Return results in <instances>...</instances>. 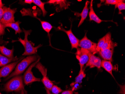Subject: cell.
Wrapping results in <instances>:
<instances>
[{"label": "cell", "instance_id": "1", "mask_svg": "<svg viewBox=\"0 0 125 94\" xmlns=\"http://www.w3.org/2000/svg\"><path fill=\"white\" fill-rule=\"evenodd\" d=\"M39 57L37 55L29 56L23 59L16 66L15 71L11 73L6 80H8L11 78L19 76L24 72L25 70L34 62H36L39 58Z\"/></svg>", "mask_w": 125, "mask_h": 94}, {"label": "cell", "instance_id": "2", "mask_svg": "<svg viewBox=\"0 0 125 94\" xmlns=\"http://www.w3.org/2000/svg\"><path fill=\"white\" fill-rule=\"evenodd\" d=\"M24 90L23 82V78L22 76H17L8 81L4 85L3 90L10 92H20Z\"/></svg>", "mask_w": 125, "mask_h": 94}, {"label": "cell", "instance_id": "3", "mask_svg": "<svg viewBox=\"0 0 125 94\" xmlns=\"http://www.w3.org/2000/svg\"><path fill=\"white\" fill-rule=\"evenodd\" d=\"M22 30L25 34V38L24 40H23L21 38H20L18 40L21 42V43H22L24 47L25 51L22 54V55H31L33 54H36L38 49L42 46V45L41 44H39L37 46L34 47L33 45V44L29 41L28 40V36L31 34V30L27 31L25 30L24 28H22Z\"/></svg>", "mask_w": 125, "mask_h": 94}, {"label": "cell", "instance_id": "4", "mask_svg": "<svg viewBox=\"0 0 125 94\" xmlns=\"http://www.w3.org/2000/svg\"><path fill=\"white\" fill-rule=\"evenodd\" d=\"M78 47L87 50L94 55L97 53L96 51L97 43L93 42L87 38V33L85 34L84 37L79 41Z\"/></svg>", "mask_w": 125, "mask_h": 94}, {"label": "cell", "instance_id": "5", "mask_svg": "<svg viewBox=\"0 0 125 94\" xmlns=\"http://www.w3.org/2000/svg\"><path fill=\"white\" fill-rule=\"evenodd\" d=\"M3 9V16L0 22L3 25L10 23L15 22L14 14L17 11V8L11 9L10 7H4Z\"/></svg>", "mask_w": 125, "mask_h": 94}, {"label": "cell", "instance_id": "6", "mask_svg": "<svg viewBox=\"0 0 125 94\" xmlns=\"http://www.w3.org/2000/svg\"><path fill=\"white\" fill-rule=\"evenodd\" d=\"M36 68L38 69L43 76L42 82L45 87V89L48 90L50 91L51 90L52 87L54 85L52 82L49 80L47 76V69L44 66L41 64V63L38 62L35 66Z\"/></svg>", "mask_w": 125, "mask_h": 94}, {"label": "cell", "instance_id": "7", "mask_svg": "<svg viewBox=\"0 0 125 94\" xmlns=\"http://www.w3.org/2000/svg\"><path fill=\"white\" fill-rule=\"evenodd\" d=\"M89 52L82 48L77 49L75 55L76 58L79 62L80 69H83L85 64L87 63L89 60Z\"/></svg>", "mask_w": 125, "mask_h": 94}, {"label": "cell", "instance_id": "8", "mask_svg": "<svg viewBox=\"0 0 125 94\" xmlns=\"http://www.w3.org/2000/svg\"><path fill=\"white\" fill-rule=\"evenodd\" d=\"M39 60L40 58H39L37 61L31 64L24 73V81L25 84L28 85L33 82H40L41 81L40 78L35 77L33 75V72L31 71L32 68L36 65V64L39 61Z\"/></svg>", "mask_w": 125, "mask_h": 94}, {"label": "cell", "instance_id": "9", "mask_svg": "<svg viewBox=\"0 0 125 94\" xmlns=\"http://www.w3.org/2000/svg\"><path fill=\"white\" fill-rule=\"evenodd\" d=\"M115 46V43L111 41L108 48L104 50L100 51L99 52V54L104 60L109 61L112 62Z\"/></svg>", "mask_w": 125, "mask_h": 94}, {"label": "cell", "instance_id": "10", "mask_svg": "<svg viewBox=\"0 0 125 94\" xmlns=\"http://www.w3.org/2000/svg\"><path fill=\"white\" fill-rule=\"evenodd\" d=\"M71 28L72 26H71V29L69 30H66L62 26H61L58 27L57 29L58 30L63 31L67 34L71 44L72 49L74 48L77 49L78 47L79 40L73 34Z\"/></svg>", "mask_w": 125, "mask_h": 94}, {"label": "cell", "instance_id": "11", "mask_svg": "<svg viewBox=\"0 0 125 94\" xmlns=\"http://www.w3.org/2000/svg\"><path fill=\"white\" fill-rule=\"evenodd\" d=\"M89 60L86 64V67H89L90 68L97 67L100 70L102 63L101 59L90 52L89 53Z\"/></svg>", "mask_w": 125, "mask_h": 94}, {"label": "cell", "instance_id": "12", "mask_svg": "<svg viewBox=\"0 0 125 94\" xmlns=\"http://www.w3.org/2000/svg\"><path fill=\"white\" fill-rule=\"evenodd\" d=\"M21 59L22 58L19 60L5 66L0 69V81L2 78L7 77L8 76Z\"/></svg>", "mask_w": 125, "mask_h": 94}, {"label": "cell", "instance_id": "13", "mask_svg": "<svg viewBox=\"0 0 125 94\" xmlns=\"http://www.w3.org/2000/svg\"><path fill=\"white\" fill-rule=\"evenodd\" d=\"M47 3L50 4H53L54 5H59V7L57 9H56V11L58 12V11H59L62 10H65L67 9L68 7L70 5L69 2H67L66 0H50L48 1Z\"/></svg>", "mask_w": 125, "mask_h": 94}, {"label": "cell", "instance_id": "14", "mask_svg": "<svg viewBox=\"0 0 125 94\" xmlns=\"http://www.w3.org/2000/svg\"><path fill=\"white\" fill-rule=\"evenodd\" d=\"M89 16L90 21H94L99 24L104 21L100 19L95 13L93 8V0H92L90 2V11Z\"/></svg>", "mask_w": 125, "mask_h": 94}, {"label": "cell", "instance_id": "15", "mask_svg": "<svg viewBox=\"0 0 125 94\" xmlns=\"http://www.w3.org/2000/svg\"><path fill=\"white\" fill-rule=\"evenodd\" d=\"M101 67L105 69L107 72L110 73L113 77L114 76L112 74V71L115 70V67L113 66L111 62L109 61H106L103 60L102 61L101 63Z\"/></svg>", "mask_w": 125, "mask_h": 94}, {"label": "cell", "instance_id": "16", "mask_svg": "<svg viewBox=\"0 0 125 94\" xmlns=\"http://www.w3.org/2000/svg\"><path fill=\"white\" fill-rule=\"evenodd\" d=\"M19 59V58L16 57L10 58L0 54V67L7 65L12 61H17Z\"/></svg>", "mask_w": 125, "mask_h": 94}, {"label": "cell", "instance_id": "17", "mask_svg": "<svg viewBox=\"0 0 125 94\" xmlns=\"http://www.w3.org/2000/svg\"><path fill=\"white\" fill-rule=\"evenodd\" d=\"M89 3H90V2L89 1H87L85 3V6H84L83 11L81 14V19L79 23L78 27H79L83 24V23L84 22V20L87 18L88 13V5Z\"/></svg>", "mask_w": 125, "mask_h": 94}, {"label": "cell", "instance_id": "18", "mask_svg": "<svg viewBox=\"0 0 125 94\" xmlns=\"http://www.w3.org/2000/svg\"><path fill=\"white\" fill-rule=\"evenodd\" d=\"M14 48L12 49H9L6 48L4 46L0 45V52L3 55L7 56L10 58H14Z\"/></svg>", "mask_w": 125, "mask_h": 94}, {"label": "cell", "instance_id": "19", "mask_svg": "<svg viewBox=\"0 0 125 94\" xmlns=\"http://www.w3.org/2000/svg\"><path fill=\"white\" fill-rule=\"evenodd\" d=\"M20 23H21V22H19V21H17V22H15L7 23L4 25L5 27H9L13 29L15 31V34H17V33L20 34L22 32L20 27L19 25Z\"/></svg>", "mask_w": 125, "mask_h": 94}, {"label": "cell", "instance_id": "20", "mask_svg": "<svg viewBox=\"0 0 125 94\" xmlns=\"http://www.w3.org/2000/svg\"><path fill=\"white\" fill-rule=\"evenodd\" d=\"M36 18L40 21L42 27L43 29H44V31H45L48 34V35H49L50 32L51 31L52 27H53L52 25L50 23H49L48 22L42 21L40 19H38L37 17H36Z\"/></svg>", "mask_w": 125, "mask_h": 94}, {"label": "cell", "instance_id": "21", "mask_svg": "<svg viewBox=\"0 0 125 94\" xmlns=\"http://www.w3.org/2000/svg\"><path fill=\"white\" fill-rule=\"evenodd\" d=\"M33 3L40 8L42 12L43 16L45 17L47 13L44 7L45 3L43 2L40 0H33Z\"/></svg>", "mask_w": 125, "mask_h": 94}, {"label": "cell", "instance_id": "22", "mask_svg": "<svg viewBox=\"0 0 125 94\" xmlns=\"http://www.w3.org/2000/svg\"><path fill=\"white\" fill-rule=\"evenodd\" d=\"M105 41L104 44L103 46L101 48V50H104L106 49L107 48L109 47L110 45V43L111 41V34L110 32L107 34L105 36Z\"/></svg>", "mask_w": 125, "mask_h": 94}, {"label": "cell", "instance_id": "23", "mask_svg": "<svg viewBox=\"0 0 125 94\" xmlns=\"http://www.w3.org/2000/svg\"><path fill=\"white\" fill-rule=\"evenodd\" d=\"M86 76V74L84 73V70L83 69H80L78 75L76 77L75 79V83L81 84L82 83V80L83 78H85Z\"/></svg>", "mask_w": 125, "mask_h": 94}, {"label": "cell", "instance_id": "24", "mask_svg": "<svg viewBox=\"0 0 125 94\" xmlns=\"http://www.w3.org/2000/svg\"><path fill=\"white\" fill-rule=\"evenodd\" d=\"M105 41V37L104 36V37L100 39L98 41V43L97 44L96 47V51L97 52H99L101 50L102 47L103 46Z\"/></svg>", "mask_w": 125, "mask_h": 94}, {"label": "cell", "instance_id": "25", "mask_svg": "<svg viewBox=\"0 0 125 94\" xmlns=\"http://www.w3.org/2000/svg\"><path fill=\"white\" fill-rule=\"evenodd\" d=\"M125 0H121L120 2L117 3L115 5V8H118L119 10V14H121V11L123 10H125V3L124 2Z\"/></svg>", "mask_w": 125, "mask_h": 94}, {"label": "cell", "instance_id": "26", "mask_svg": "<svg viewBox=\"0 0 125 94\" xmlns=\"http://www.w3.org/2000/svg\"><path fill=\"white\" fill-rule=\"evenodd\" d=\"M51 91L54 94H59L63 91L60 88L56 85H53Z\"/></svg>", "mask_w": 125, "mask_h": 94}, {"label": "cell", "instance_id": "27", "mask_svg": "<svg viewBox=\"0 0 125 94\" xmlns=\"http://www.w3.org/2000/svg\"><path fill=\"white\" fill-rule=\"evenodd\" d=\"M122 0H105V5H116L120 2Z\"/></svg>", "mask_w": 125, "mask_h": 94}, {"label": "cell", "instance_id": "28", "mask_svg": "<svg viewBox=\"0 0 125 94\" xmlns=\"http://www.w3.org/2000/svg\"><path fill=\"white\" fill-rule=\"evenodd\" d=\"M71 86L72 87V90L73 91V92L74 91L78 89L81 87L80 84L75 83V82L72 83L71 84Z\"/></svg>", "mask_w": 125, "mask_h": 94}, {"label": "cell", "instance_id": "29", "mask_svg": "<svg viewBox=\"0 0 125 94\" xmlns=\"http://www.w3.org/2000/svg\"><path fill=\"white\" fill-rule=\"evenodd\" d=\"M5 28L4 25L0 22V36H3L4 34Z\"/></svg>", "mask_w": 125, "mask_h": 94}, {"label": "cell", "instance_id": "30", "mask_svg": "<svg viewBox=\"0 0 125 94\" xmlns=\"http://www.w3.org/2000/svg\"><path fill=\"white\" fill-rule=\"evenodd\" d=\"M61 94H73V91L70 90H66L62 92Z\"/></svg>", "mask_w": 125, "mask_h": 94}, {"label": "cell", "instance_id": "31", "mask_svg": "<svg viewBox=\"0 0 125 94\" xmlns=\"http://www.w3.org/2000/svg\"><path fill=\"white\" fill-rule=\"evenodd\" d=\"M3 14V8H0V20L2 18Z\"/></svg>", "mask_w": 125, "mask_h": 94}, {"label": "cell", "instance_id": "32", "mask_svg": "<svg viewBox=\"0 0 125 94\" xmlns=\"http://www.w3.org/2000/svg\"><path fill=\"white\" fill-rule=\"evenodd\" d=\"M8 43V42H6V41H4V40H3L0 37V45H1V44H4V45L7 44Z\"/></svg>", "mask_w": 125, "mask_h": 94}, {"label": "cell", "instance_id": "33", "mask_svg": "<svg viewBox=\"0 0 125 94\" xmlns=\"http://www.w3.org/2000/svg\"><path fill=\"white\" fill-rule=\"evenodd\" d=\"M24 3L27 4H31L33 3V0H24Z\"/></svg>", "mask_w": 125, "mask_h": 94}, {"label": "cell", "instance_id": "34", "mask_svg": "<svg viewBox=\"0 0 125 94\" xmlns=\"http://www.w3.org/2000/svg\"><path fill=\"white\" fill-rule=\"evenodd\" d=\"M4 7L3 4L1 0H0V8H3Z\"/></svg>", "mask_w": 125, "mask_h": 94}, {"label": "cell", "instance_id": "35", "mask_svg": "<svg viewBox=\"0 0 125 94\" xmlns=\"http://www.w3.org/2000/svg\"><path fill=\"white\" fill-rule=\"evenodd\" d=\"M46 90V91H47V94H51L50 92V91L48 90L47 89H45Z\"/></svg>", "mask_w": 125, "mask_h": 94}, {"label": "cell", "instance_id": "36", "mask_svg": "<svg viewBox=\"0 0 125 94\" xmlns=\"http://www.w3.org/2000/svg\"><path fill=\"white\" fill-rule=\"evenodd\" d=\"M21 94H24V90H22L21 91Z\"/></svg>", "mask_w": 125, "mask_h": 94}, {"label": "cell", "instance_id": "37", "mask_svg": "<svg viewBox=\"0 0 125 94\" xmlns=\"http://www.w3.org/2000/svg\"><path fill=\"white\" fill-rule=\"evenodd\" d=\"M0 94H1V93H0Z\"/></svg>", "mask_w": 125, "mask_h": 94}]
</instances>
